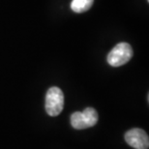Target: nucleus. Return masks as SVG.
Returning <instances> with one entry per match:
<instances>
[{
    "instance_id": "obj_3",
    "label": "nucleus",
    "mask_w": 149,
    "mask_h": 149,
    "mask_svg": "<svg viewBox=\"0 0 149 149\" xmlns=\"http://www.w3.org/2000/svg\"><path fill=\"white\" fill-rule=\"evenodd\" d=\"M132 56V47L127 43H119L109 52L107 57V61L112 67H119L128 63Z\"/></svg>"
},
{
    "instance_id": "obj_4",
    "label": "nucleus",
    "mask_w": 149,
    "mask_h": 149,
    "mask_svg": "<svg viewBox=\"0 0 149 149\" xmlns=\"http://www.w3.org/2000/svg\"><path fill=\"white\" fill-rule=\"evenodd\" d=\"M125 141L131 147L135 149H148L149 138L143 130L135 128L125 134Z\"/></svg>"
},
{
    "instance_id": "obj_1",
    "label": "nucleus",
    "mask_w": 149,
    "mask_h": 149,
    "mask_svg": "<svg viewBox=\"0 0 149 149\" xmlns=\"http://www.w3.org/2000/svg\"><path fill=\"white\" fill-rule=\"evenodd\" d=\"M99 116L96 109L86 108L83 111H76L71 115V125L77 130H83L97 124Z\"/></svg>"
},
{
    "instance_id": "obj_5",
    "label": "nucleus",
    "mask_w": 149,
    "mask_h": 149,
    "mask_svg": "<svg viewBox=\"0 0 149 149\" xmlns=\"http://www.w3.org/2000/svg\"><path fill=\"white\" fill-rule=\"evenodd\" d=\"M94 0H73L71 3V9L77 14H81L88 11L93 5Z\"/></svg>"
},
{
    "instance_id": "obj_2",
    "label": "nucleus",
    "mask_w": 149,
    "mask_h": 149,
    "mask_svg": "<svg viewBox=\"0 0 149 149\" xmlns=\"http://www.w3.org/2000/svg\"><path fill=\"white\" fill-rule=\"evenodd\" d=\"M46 111L49 116H57L64 108V94L59 87L52 86L46 95Z\"/></svg>"
}]
</instances>
